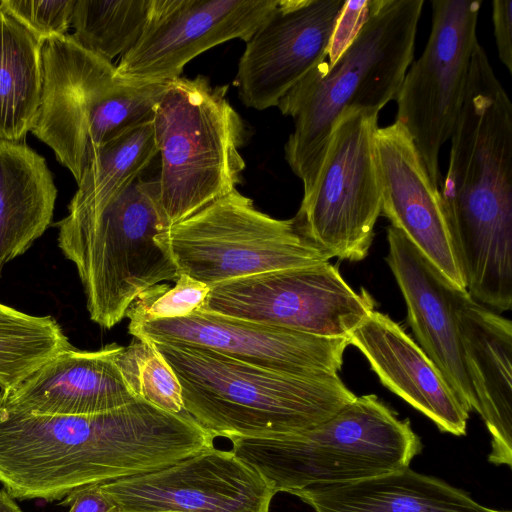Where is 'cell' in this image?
I'll return each instance as SVG.
<instances>
[{
	"label": "cell",
	"instance_id": "7c38bea8",
	"mask_svg": "<svg viewBox=\"0 0 512 512\" xmlns=\"http://www.w3.org/2000/svg\"><path fill=\"white\" fill-rule=\"evenodd\" d=\"M101 488L118 512H270L277 493L231 450L215 447Z\"/></svg>",
	"mask_w": 512,
	"mask_h": 512
},
{
	"label": "cell",
	"instance_id": "52a82bcc",
	"mask_svg": "<svg viewBox=\"0 0 512 512\" xmlns=\"http://www.w3.org/2000/svg\"><path fill=\"white\" fill-rule=\"evenodd\" d=\"M179 274L218 283L331 259L302 236L293 218L263 213L237 189L156 236Z\"/></svg>",
	"mask_w": 512,
	"mask_h": 512
},
{
	"label": "cell",
	"instance_id": "603a6c76",
	"mask_svg": "<svg viewBox=\"0 0 512 512\" xmlns=\"http://www.w3.org/2000/svg\"><path fill=\"white\" fill-rule=\"evenodd\" d=\"M43 44L0 6V140L24 143L35 123Z\"/></svg>",
	"mask_w": 512,
	"mask_h": 512
},
{
	"label": "cell",
	"instance_id": "4dcf8cb0",
	"mask_svg": "<svg viewBox=\"0 0 512 512\" xmlns=\"http://www.w3.org/2000/svg\"><path fill=\"white\" fill-rule=\"evenodd\" d=\"M492 21L500 61L512 73V1L492 2Z\"/></svg>",
	"mask_w": 512,
	"mask_h": 512
},
{
	"label": "cell",
	"instance_id": "d4e9b609",
	"mask_svg": "<svg viewBox=\"0 0 512 512\" xmlns=\"http://www.w3.org/2000/svg\"><path fill=\"white\" fill-rule=\"evenodd\" d=\"M154 0H76L72 39L108 61L132 49L150 19Z\"/></svg>",
	"mask_w": 512,
	"mask_h": 512
},
{
	"label": "cell",
	"instance_id": "d6a6232c",
	"mask_svg": "<svg viewBox=\"0 0 512 512\" xmlns=\"http://www.w3.org/2000/svg\"><path fill=\"white\" fill-rule=\"evenodd\" d=\"M0 512H24L4 488L0 490Z\"/></svg>",
	"mask_w": 512,
	"mask_h": 512
},
{
	"label": "cell",
	"instance_id": "4316f807",
	"mask_svg": "<svg viewBox=\"0 0 512 512\" xmlns=\"http://www.w3.org/2000/svg\"><path fill=\"white\" fill-rule=\"evenodd\" d=\"M115 363L132 393L174 414L185 413L181 386L164 358L149 342L119 346Z\"/></svg>",
	"mask_w": 512,
	"mask_h": 512
},
{
	"label": "cell",
	"instance_id": "277c9868",
	"mask_svg": "<svg viewBox=\"0 0 512 512\" xmlns=\"http://www.w3.org/2000/svg\"><path fill=\"white\" fill-rule=\"evenodd\" d=\"M58 246L74 263L90 319L111 329L148 288L180 276L156 236L169 228L158 178H136L100 208L68 212L58 221Z\"/></svg>",
	"mask_w": 512,
	"mask_h": 512
},
{
	"label": "cell",
	"instance_id": "836d02e7",
	"mask_svg": "<svg viewBox=\"0 0 512 512\" xmlns=\"http://www.w3.org/2000/svg\"><path fill=\"white\" fill-rule=\"evenodd\" d=\"M489 512H511V511H498V510L489 509Z\"/></svg>",
	"mask_w": 512,
	"mask_h": 512
},
{
	"label": "cell",
	"instance_id": "d6986e66",
	"mask_svg": "<svg viewBox=\"0 0 512 512\" xmlns=\"http://www.w3.org/2000/svg\"><path fill=\"white\" fill-rule=\"evenodd\" d=\"M347 338L390 391L433 421L441 432L466 434L470 412L398 323L374 309Z\"/></svg>",
	"mask_w": 512,
	"mask_h": 512
},
{
	"label": "cell",
	"instance_id": "9c48e42d",
	"mask_svg": "<svg viewBox=\"0 0 512 512\" xmlns=\"http://www.w3.org/2000/svg\"><path fill=\"white\" fill-rule=\"evenodd\" d=\"M329 261L227 280L210 287L203 310L299 333L347 338L374 310Z\"/></svg>",
	"mask_w": 512,
	"mask_h": 512
},
{
	"label": "cell",
	"instance_id": "f546056e",
	"mask_svg": "<svg viewBox=\"0 0 512 512\" xmlns=\"http://www.w3.org/2000/svg\"><path fill=\"white\" fill-rule=\"evenodd\" d=\"M375 4L376 0L345 1L330 38L326 57L328 64H333L353 42Z\"/></svg>",
	"mask_w": 512,
	"mask_h": 512
},
{
	"label": "cell",
	"instance_id": "83f0119b",
	"mask_svg": "<svg viewBox=\"0 0 512 512\" xmlns=\"http://www.w3.org/2000/svg\"><path fill=\"white\" fill-rule=\"evenodd\" d=\"M210 286L180 274L173 287L156 284L139 294L126 310L128 325L185 317L205 305Z\"/></svg>",
	"mask_w": 512,
	"mask_h": 512
},
{
	"label": "cell",
	"instance_id": "30bf717a",
	"mask_svg": "<svg viewBox=\"0 0 512 512\" xmlns=\"http://www.w3.org/2000/svg\"><path fill=\"white\" fill-rule=\"evenodd\" d=\"M481 3L432 1L427 44L410 64L395 98V122L410 135L436 186L440 150L451 138L465 97Z\"/></svg>",
	"mask_w": 512,
	"mask_h": 512
},
{
	"label": "cell",
	"instance_id": "1f68e13d",
	"mask_svg": "<svg viewBox=\"0 0 512 512\" xmlns=\"http://www.w3.org/2000/svg\"><path fill=\"white\" fill-rule=\"evenodd\" d=\"M58 505L69 507L68 512H118L117 505L102 490L101 485L74 490Z\"/></svg>",
	"mask_w": 512,
	"mask_h": 512
},
{
	"label": "cell",
	"instance_id": "ac0fdd59",
	"mask_svg": "<svg viewBox=\"0 0 512 512\" xmlns=\"http://www.w3.org/2000/svg\"><path fill=\"white\" fill-rule=\"evenodd\" d=\"M120 345L96 351L70 347L0 391V401L38 415H95L138 399L115 363Z\"/></svg>",
	"mask_w": 512,
	"mask_h": 512
},
{
	"label": "cell",
	"instance_id": "5b68a950",
	"mask_svg": "<svg viewBox=\"0 0 512 512\" xmlns=\"http://www.w3.org/2000/svg\"><path fill=\"white\" fill-rule=\"evenodd\" d=\"M231 451L276 492L361 481L409 467L422 450L410 420L374 394L356 398L305 431L275 437H231Z\"/></svg>",
	"mask_w": 512,
	"mask_h": 512
},
{
	"label": "cell",
	"instance_id": "6da1fadb",
	"mask_svg": "<svg viewBox=\"0 0 512 512\" xmlns=\"http://www.w3.org/2000/svg\"><path fill=\"white\" fill-rule=\"evenodd\" d=\"M187 412L136 399L95 415H38L0 401V484L17 500H61L74 490L150 473L214 447Z\"/></svg>",
	"mask_w": 512,
	"mask_h": 512
},
{
	"label": "cell",
	"instance_id": "5bb4252c",
	"mask_svg": "<svg viewBox=\"0 0 512 512\" xmlns=\"http://www.w3.org/2000/svg\"><path fill=\"white\" fill-rule=\"evenodd\" d=\"M145 342L204 347L259 368L293 375L338 374L348 338L299 333L203 309L180 318L128 325Z\"/></svg>",
	"mask_w": 512,
	"mask_h": 512
},
{
	"label": "cell",
	"instance_id": "4fadbf2b",
	"mask_svg": "<svg viewBox=\"0 0 512 512\" xmlns=\"http://www.w3.org/2000/svg\"><path fill=\"white\" fill-rule=\"evenodd\" d=\"M279 0H154L147 26L120 57L125 79L171 82L193 58L233 39L247 42Z\"/></svg>",
	"mask_w": 512,
	"mask_h": 512
},
{
	"label": "cell",
	"instance_id": "7402d4cb",
	"mask_svg": "<svg viewBox=\"0 0 512 512\" xmlns=\"http://www.w3.org/2000/svg\"><path fill=\"white\" fill-rule=\"evenodd\" d=\"M56 198L45 158L25 142L0 140V275L50 226Z\"/></svg>",
	"mask_w": 512,
	"mask_h": 512
},
{
	"label": "cell",
	"instance_id": "cb8c5ba5",
	"mask_svg": "<svg viewBox=\"0 0 512 512\" xmlns=\"http://www.w3.org/2000/svg\"><path fill=\"white\" fill-rule=\"evenodd\" d=\"M157 154L152 120L99 145L77 182L68 212L102 207L140 177Z\"/></svg>",
	"mask_w": 512,
	"mask_h": 512
},
{
	"label": "cell",
	"instance_id": "8992f818",
	"mask_svg": "<svg viewBox=\"0 0 512 512\" xmlns=\"http://www.w3.org/2000/svg\"><path fill=\"white\" fill-rule=\"evenodd\" d=\"M228 86L203 75L171 81L155 108L160 202L168 227L186 219L242 183L246 139Z\"/></svg>",
	"mask_w": 512,
	"mask_h": 512
},
{
	"label": "cell",
	"instance_id": "ba28073f",
	"mask_svg": "<svg viewBox=\"0 0 512 512\" xmlns=\"http://www.w3.org/2000/svg\"><path fill=\"white\" fill-rule=\"evenodd\" d=\"M379 111L347 109L335 124L315 185L293 218L297 231L331 258L360 261L381 214L375 135Z\"/></svg>",
	"mask_w": 512,
	"mask_h": 512
},
{
	"label": "cell",
	"instance_id": "e0dca14e",
	"mask_svg": "<svg viewBox=\"0 0 512 512\" xmlns=\"http://www.w3.org/2000/svg\"><path fill=\"white\" fill-rule=\"evenodd\" d=\"M389 265L403 295L417 344L438 368L464 407L478 411L465 365L455 288L397 229L387 228Z\"/></svg>",
	"mask_w": 512,
	"mask_h": 512
},
{
	"label": "cell",
	"instance_id": "2e32d148",
	"mask_svg": "<svg viewBox=\"0 0 512 512\" xmlns=\"http://www.w3.org/2000/svg\"><path fill=\"white\" fill-rule=\"evenodd\" d=\"M375 151L381 214L457 289L466 290L446 223L440 191L410 135L399 123L379 127Z\"/></svg>",
	"mask_w": 512,
	"mask_h": 512
},
{
	"label": "cell",
	"instance_id": "8fae6325",
	"mask_svg": "<svg viewBox=\"0 0 512 512\" xmlns=\"http://www.w3.org/2000/svg\"><path fill=\"white\" fill-rule=\"evenodd\" d=\"M42 67L41 101L31 132L79 182L93 150L105 142L107 104L121 77L111 61L68 34L43 44Z\"/></svg>",
	"mask_w": 512,
	"mask_h": 512
},
{
	"label": "cell",
	"instance_id": "ffe728a7",
	"mask_svg": "<svg viewBox=\"0 0 512 512\" xmlns=\"http://www.w3.org/2000/svg\"><path fill=\"white\" fill-rule=\"evenodd\" d=\"M457 326L465 365L491 434L489 462L512 467V322L458 290Z\"/></svg>",
	"mask_w": 512,
	"mask_h": 512
},
{
	"label": "cell",
	"instance_id": "f1b7e54d",
	"mask_svg": "<svg viewBox=\"0 0 512 512\" xmlns=\"http://www.w3.org/2000/svg\"><path fill=\"white\" fill-rule=\"evenodd\" d=\"M76 0H2L0 6L33 33L40 41L66 35L71 26Z\"/></svg>",
	"mask_w": 512,
	"mask_h": 512
},
{
	"label": "cell",
	"instance_id": "9a60e30c",
	"mask_svg": "<svg viewBox=\"0 0 512 512\" xmlns=\"http://www.w3.org/2000/svg\"><path fill=\"white\" fill-rule=\"evenodd\" d=\"M346 0H279L246 42L236 83L242 103L259 111L280 99L326 60Z\"/></svg>",
	"mask_w": 512,
	"mask_h": 512
},
{
	"label": "cell",
	"instance_id": "484cf974",
	"mask_svg": "<svg viewBox=\"0 0 512 512\" xmlns=\"http://www.w3.org/2000/svg\"><path fill=\"white\" fill-rule=\"evenodd\" d=\"M72 347L50 315L35 316L0 303V388L7 390L51 357Z\"/></svg>",
	"mask_w": 512,
	"mask_h": 512
},
{
	"label": "cell",
	"instance_id": "44dd1931",
	"mask_svg": "<svg viewBox=\"0 0 512 512\" xmlns=\"http://www.w3.org/2000/svg\"><path fill=\"white\" fill-rule=\"evenodd\" d=\"M314 512H489L465 491L407 467L361 481L291 492Z\"/></svg>",
	"mask_w": 512,
	"mask_h": 512
},
{
	"label": "cell",
	"instance_id": "7a4b0ae2",
	"mask_svg": "<svg viewBox=\"0 0 512 512\" xmlns=\"http://www.w3.org/2000/svg\"><path fill=\"white\" fill-rule=\"evenodd\" d=\"M423 0H376L353 42L333 63L317 65L278 102L294 120L284 155L312 191L333 128L350 108L380 111L396 98L412 63Z\"/></svg>",
	"mask_w": 512,
	"mask_h": 512
},
{
	"label": "cell",
	"instance_id": "3957f363",
	"mask_svg": "<svg viewBox=\"0 0 512 512\" xmlns=\"http://www.w3.org/2000/svg\"><path fill=\"white\" fill-rule=\"evenodd\" d=\"M149 343L174 372L185 411L215 438L299 433L356 398L338 374H286L204 347Z\"/></svg>",
	"mask_w": 512,
	"mask_h": 512
}]
</instances>
